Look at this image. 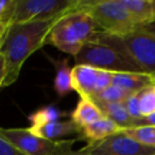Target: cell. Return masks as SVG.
Returning <instances> with one entry per match:
<instances>
[{"label":"cell","instance_id":"obj_1","mask_svg":"<svg viewBox=\"0 0 155 155\" xmlns=\"http://www.w3.org/2000/svg\"><path fill=\"white\" fill-rule=\"evenodd\" d=\"M60 19L16 24L10 28L0 39V86H10L17 81L25 62L48 41L52 29Z\"/></svg>","mask_w":155,"mask_h":155},{"label":"cell","instance_id":"obj_2","mask_svg":"<svg viewBox=\"0 0 155 155\" xmlns=\"http://www.w3.org/2000/svg\"><path fill=\"white\" fill-rule=\"evenodd\" d=\"M96 20L86 10H77L62 17L53 27L48 38L58 50L75 56L87 43H91L101 31Z\"/></svg>","mask_w":155,"mask_h":155},{"label":"cell","instance_id":"obj_3","mask_svg":"<svg viewBox=\"0 0 155 155\" xmlns=\"http://www.w3.org/2000/svg\"><path fill=\"white\" fill-rule=\"evenodd\" d=\"M86 10L106 34L124 36L141 28L135 22L121 0H81L80 10Z\"/></svg>","mask_w":155,"mask_h":155},{"label":"cell","instance_id":"obj_4","mask_svg":"<svg viewBox=\"0 0 155 155\" xmlns=\"http://www.w3.org/2000/svg\"><path fill=\"white\" fill-rule=\"evenodd\" d=\"M75 62L77 65H89L114 72L144 73L131 58L115 48L97 41L84 45L80 53L75 56Z\"/></svg>","mask_w":155,"mask_h":155},{"label":"cell","instance_id":"obj_5","mask_svg":"<svg viewBox=\"0 0 155 155\" xmlns=\"http://www.w3.org/2000/svg\"><path fill=\"white\" fill-rule=\"evenodd\" d=\"M0 136L27 155H63L72 151L77 138L67 140H48L31 133L29 127L0 130Z\"/></svg>","mask_w":155,"mask_h":155},{"label":"cell","instance_id":"obj_6","mask_svg":"<svg viewBox=\"0 0 155 155\" xmlns=\"http://www.w3.org/2000/svg\"><path fill=\"white\" fill-rule=\"evenodd\" d=\"M80 5L81 0H17L13 25L62 18Z\"/></svg>","mask_w":155,"mask_h":155},{"label":"cell","instance_id":"obj_7","mask_svg":"<svg viewBox=\"0 0 155 155\" xmlns=\"http://www.w3.org/2000/svg\"><path fill=\"white\" fill-rule=\"evenodd\" d=\"M129 58L144 73L155 75V32L146 28L120 36Z\"/></svg>","mask_w":155,"mask_h":155},{"label":"cell","instance_id":"obj_8","mask_svg":"<svg viewBox=\"0 0 155 155\" xmlns=\"http://www.w3.org/2000/svg\"><path fill=\"white\" fill-rule=\"evenodd\" d=\"M87 155H155V148L144 146L120 132L80 149Z\"/></svg>","mask_w":155,"mask_h":155},{"label":"cell","instance_id":"obj_9","mask_svg":"<svg viewBox=\"0 0 155 155\" xmlns=\"http://www.w3.org/2000/svg\"><path fill=\"white\" fill-rule=\"evenodd\" d=\"M99 68L89 65H75L72 68V86L80 98H93L95 95Z\"/></svg>","mask_w":155,"mask_h":155},{"label":"cell","instance_id":"obj_10","mask_svg":"<svg viewBox=\"0 0 155 155\" xmlns=\"http://www.w3.org/2000/svg\"><path fill=\"white\" fill-rule=\"evenodd\" d=\"M155 84V78L148 73L115 72L113 85L118 86L131 94H137L146 87Z\"/></svg>","mask_w":155,"mask_h":155},{"label":"cell","instance_id":"obj_11","mask_svg":"<svg viewBox=\"0 0 155 155\" xmlns=\"http://www.w3.org/2000/svg\"><path fill=\"white\" fill-rule=\"evenodd\" d=\"M104 117L102 110L91 98H80L75 108L71 113V120L81 130Z\"/></svg>","mask_w":155,"mask_h":155},{"label":"cell","instance_id":"obj_12","mask_svg":"<svg viewBox=\"0 0 155 155\" xmlns=\"http://www.w3.org/2000/svg\"><path fill=\"white\" fill-rule=\"evenodd\" d=\"M135 22L141 28L155 24V0H121Z\"/></svg>","mask_w":155,"mask_h":155},{"label":"cell","instance_id":"obj_13","mask_svg":"<svg viewBox=\"0 0 155 155\" xmlns=\"http://www.w3.org/2000/svg\"><path fill=\"white\" fill-rule=\"evenodd\" d=\"M31 133L48 140H55L56 138L72 135L75 133H82V130L78 127L72 120L58 121L49 124L39 125V127H29Z\"/></svg>","mask_w":155,"mask_h":155},{"label":"cell","instance_id":"obj_14","mask_svg":"<svg viewBox=\"0 0 155 155\" xmlns=\"http://www.w3.org/2000/svg\"><path fill=\"white\" fill-rule=\"evenodd\" d=\"M122 131L120 127L107 117L100 119L82 129V137L88 141V143H95L107 137L120 133Z\"/></svg>","mask_w":155,"mask_h":155},{"label":"cell","instance_id":"obj_15","mask_svg":"<svg viewBox=\"0 0 155 155\" xmlns=\"http://www.w3.org/2000/svg\"><path fill=\"white\" fill-rule=\"evenodd\" d=\"M55 66V79H54V89L56 95L60 98H63L68 95L70 91H74L72 86V69L69 66L68 58L54 62Z\"/></svg>","mask_w":155,"mask_h":155},{"label":"cell","instance_id":"obj_16","mask_svg":"<svg viewBox=\"0 0 155 155\" xmlns=\"http://www.w3.org/2000/svg\"><path fill=\"white\" fill-rule=\"evenodd\" d=\"M95 103L100 107L104 116L117 123L122 130L134 127L135 120L129 114L123 103H103L98 101H95Z\"/></svg>","mask_w":155,"mask_h":155},{"label":"cell","instance_id":"obj_17","mask_svg":"<svg viewBox=\"0 0 155 155\" xmlns=\"http://www.w3.org/2000/svg\"><path fill=\"white\" fill-rule=\"evenodd\" d=\"M63 116H65V114L60 108L53 105H48L32 113L28 119L31 122V127H39V125L58 122Z\"/></svg>","mask_w":155,"mask_h":155},{"label":"cell","instance_id":"obj_18","mask_svg":"<svg viewBox=\"0 0 155 155\" xmlns=\"http://www.w3.org/2000/svg\"><path fill=\"white\" fill-rule=\"evenodd\" d=\"M17 0H1L0 1V39H2L13 26Z\"/></svg>","mask_w":155,"mask_h":155},{"label":"cell","instance_id":"obj_19","mask_svg":"<svg viewBox=\"0 0 155 155\" xmlns=\"http://www.w3.org/2000/svg\"><path fill=\"white\" fill-rule=\"evenodd\" d=\"M122 133L144 146L155 148V127H138L122 130Z\"/></svg>","mask_w":155,"mask_h":155},{"label":"cell","instance_id":"obj_20","mask_svg":"<svg viewBox=\"0 0 155 155\" xmlns=\"http://www.w3.org/2000/svg\"><path fill=\"white\" fill-rule=\"evenodd\" d=\"M134 95L118 86L112 85L107 89L102 91L101 94L95 96L91 99L94 101L103 102V103H124L130 96Z\"/></svg>","mask_w":155,"mask_h":155},{"label":"cell","instance_id":"obj_21","mask_svg":"<svg viewBox=\"0 0 155 155\" xmlns=\"http://www.w3.org/2000/svg\"><path fill=\"white\" fill-rule=\"evenodd\" d=\"M140 103V112L142 117L155 113V84L146 87L137 93Z\"/></svg>","mask_w":155,"mask_h":155},{"label":"cell","instance_id":"obj_22","mask_svg":"<svg viewBox=\"0 0 155 155\" xmlns=\"http://www.w3.org/2000/svg\"><path fill=\"white\" fill-rule=\"evenodd\" d=\"M114 71L110 70H103V69H99V74H98L97 83H96V88H95V95L94 97L105 89H107L110 86L113 85V78H114Z\"/></svg>","mask_w":155,"mask_h":155},{"label":"cell","instance_id":"obj_23","mask_svg":"<svg viewBox=\"0 0 155 155\" xmlns=\"http://www.w3.org/2000/svg\"><path fill=\"white\" fill-rule=\"evenodd\" d=\"M124 106L127 108V110L129 112V114L131 115V117L134 120L141 118L142 115L140 112V103H139V98H138L137 94L130 96L127 99V101L124 102Z\"/></svg>","mask_w":155,"mask_h":155},{"label":"cell","instance_id":"obj_24","mask_svg":"<svg viewBox=\"0 0 155 155\" xmlns=\"http://www.w3.org/2000/svg\"><path fill=\"white\" fill-rule=\"evenodd\" d=\"M0 155H27L0 136Z\"/></svg>","mask_w":155,"mask_h":155},{"label":"cell","instance_id":"obj_25","mask_svg":"<svg viewBox=\"0 0 155 155\" xmlns=\"http://www.w3.org/2000/svg\"><path fill=\"white\" fill-rule=\"evenodd\" d=\"M155 127V113L152 115L141 117V118L135 120L133 127Z\"/></svg>","mask_w":155,"mask_h":155},{"label":"cell","instance_id":"obj_26","mask_svg":"<svg viewBox=\"0 0 155 155\" xmlns=\"http://www.w3.org/2000/svg\"><path fill=\"white\" fill-rule=\"evenodd\" d=\"M63 155H87V154H85V153L81 152V151L79 150V151H77V152H73V151H71V152L65 153V154H63Z\"/></svg>","mask_w":155,"mask_h":155},{"label":"cell","instance_id":"obj_27","mask_svg":"<svg viewBox=\"0 0 155 155\" xmlns=\"http://www.w3.org/2000/svg\"><path fill=\"white\" fill-rule=\"evenodd\" d=\"M154 78H155V75H154Z\"/></svg>","mask_w":155,"mask_h":155}]
</instances>
